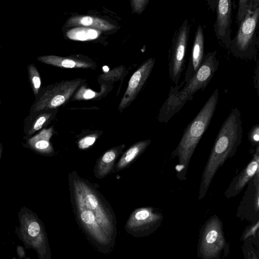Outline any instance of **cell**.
I'll return each instance as SVG.
<instances>
[{"label":"cell","mask_w":259,"mask_h":259,"mask_svg":"<svg viewBox=\"0 0 259 259\" xmlns=\"http://www.w3.org/2000/svg\"><path fill=\"white\" fill-rule=\"evenodd\" d=\"M241 114L237 108L232 110L222 124L202 172L198 199L204 197L217 170L232 157L241 144L243 128Z\"/></svg>","instance_id":"6da1fadb"},{"label":"cell","mask_w":259,"mask_h":259,"mask_svg":"<svg viewBox=\"0 0 259 259\" xmlns=\"http://www.w3.org/2000/svg\"><path fill=\"white\" fill-rule=\"evenodd\" d=\"M217 54V51H214L204 55L196 73L181 90L179 85L171 86L168 97L159 111V122L167 123L188 101L192 100L197 91L203 90L207 87L219 66Z\"/></svg>","instance_id":"7a4b0ae2"},{"label":"cell","mask_w":259,"mask_h":259,"mask_svg":"<svg viewBox=\"0 0 259 259\" xmlns=\"http://www.w3.org/2000/svg\"><path fill=\"white\" fill-rule=\"evenodd\" d=\"M219 92L216 89L209 97L195 117L186 128L178 146L172 153L177 157V177L185 179L188 166L194 152L210 122L219 100Z\"/></svg>","instance_id":"3957f363"},{"label":"cell","mask_w":259,"mask_h":259,"mask_svg":"<svg viewBox=\"0 0 259 259\" xmlns=\"http://www.w3.org/2000/svg\"><path fill=\"white\" fill-rule=\"evenodd\" d=\"M259 18V1L247 11L229 48L231 53L240 59H250L256 53L258 44L257 30Z\"/></svg>","instance_id":"277c9868"},{"label":"cell","mask_w":259,"mask_h":259,"mask_svg":"<svg viewBox=\"0 0 259 259\" xmlns=\"http://www.w3.org/2000/svg\"><path fill=\"white\" fill-rule=\"evenodd\" d=\"M19 225L16 233L27 249L35 251L38 259H44L45 247L44 234L41 222L37 214L25 206L18 214Z\"/></svg>","instance_id":"5b68a950"},{"label":"cell","mask_w":259,"mask_h":259,"mask_svg":"<svg viewBox=\"0 0 259 259\" xmlns=\"http://www.w3.org/2000/svg\"><path fill=\"white\" fill-rule=\"evenodd\" d=\"M81 82L80 80L62 81L41 89L29 112L55 109L71 97Z\"/></svg>","instance_id":"8992f818"},{"label":"cell","mask_w":259,"mask_h":259,"mask_svg":"<svg viewBox=\"0 0 259 259\" xmlns=\"http://www.w3.org/2000/svg\"><path fill=\"white\" fill-rule=\"evenodd\" d=\"M191 28L185 19L173 36L169 54L168 73L170 80L178 86L182 73L184 69L185 56Z\"/></svg>","instance_id":"52a82bcc"},{"label":"cell","mask_w":259,"mask_h":259,"mask_svg":"<svg viewBox=\"0 0 259 259\" xmlns=\"http://www.w3.org/2000/svg\"><path fill=\"white\" fill-rule=\"evenodd\" d=\"M155 63V59H148L132 75L126 90L119 103V111H121L127 107L137 97L148 79Z\"/></svg>","instance_id":"ba28073f"},{"label":"cell","mask_w":259,"mask_h":259,"mask_svg":"<svg viewBox=\"0 0 259 259\" xmlns=\"http://www.w3.org/2000/svg\"><path fill=\"white\" fill-rule=\"evenodd\" d=\"M215 8L217 17L213 24L215 34L217 39L229 50L231 41L232 1H217Z\"/></svg>","instance_id":"9c48e42d"},{"label":"cell","mask_w":259,"mask_h":259,"mask_svg":"<svg viewBox=\"0 0 259 259\" xmlns=\"http://www.w3.org/2000/svg\"><path fill=\"white\" fill-rule=\"evenodd\" d=\"M257 172H259V145L255 147V152L250 162L232 179L224 193L225 196L229 198L239 194Z\"/></svg>","instance_id":"30bf717a"},{"label":"cell","mask_w":259,"mask_h":259,"mask_svg":"<svg viewBox=\"0 0 259 259\" xmlns=\"http://www.w3.org/2000/svg\"><path fill=\"white\" fill-rule=\"evenodd\" d=\"M204 39L203 27L199 25L196 29L191 53L185 72L183 84L187 83L196 73L204 57Z\"/></svg>","instance_id":"8fae6325"},{"label":"cell","mask_w":259,"mask_h":259,"mask_svg":"<svg viewBox=\"0 0 259 259\" xmlns=\"http://www.w3.org/2000/svg\"><path fill=\"white\" fill-rule=\"evenodd\" d=\"M54 109L29 112L24 120L23 132L25 140L42 129L54 115Z\"/></svg>","instance_id":"7c38bea8"},{"label":"cell","mask_w":259,"mask_h":259,"mask_svg":"<svg viewBox=\"0 0 259 259\" xmlns=\"http://www.w3.org/2000/svg\"><path fill=\"white\" fill-rule=\"evenodd\" d=\"M53 128H42L38 133L25 139L23 146L36 153L42 155H50L54 152L50 142L53 135Z\"/></svg>","instance_id":"4fadbf2b"},{"label":"cell","mask_w":259,"mask_h":259,"mask_svg":"<svg viewBox=\"0 0 259 259\" xmlns=\"http://www.w3.org/2000/svg\"><path fill=\"white\" fill-rule=\"evenodd\" d=\"M124 147V145L114 147L106 151L98 160L95 167V175L97 178L105 177L111 170L114 162Z\"/></svg>","instance_id":"5bb4252c"},{"label":"cell","mask_w":259,"mask_h":259,"mask_svg":"<svg viewBox=\"0 0 259 259\" xmlns=\"http://www.w3.org/2000/svg\"><path fill=\"white\" fill-rule=\"evenodd\" d=\"M36 59L38 61L48 65L67 68H89L92 66L91 63L87 61L55 55L38 56Z\"/></svg>","instance_id":"9a60e30c"},{"label":"cell","mask_w":259,"mask_h":259,"mask_svg":"<svg viewBox=\"0 0 259 259\" xmlns=\"http://www.w3.org/2000/svg\"><path fill=\"white\" fill-rule=\"evenodd\" d=\"M69 26H84L103 30L114 29L115 26L108 21L97 17L92 16H75L71 18L67 22Z\"/></svg>","instance_id":"2e32d148"},{"label":"cell","mask_w":259,"mask_h":259,"mask_svg":"<svg viewBox=\"0 0 259 259\" xmlns=\"http://www.w3.org/2000/svg\"><path fill=\"white\" fill-rule=\"evenodd\" d=\"M150 140L140 141L131 147L121 157L116 165V170H121L128 165L150 145Z\"/></svg>","instance_id":"e0dca14e"},{"label":"cell","mask_w":259,"mask_h":259,"mask_svg":"<svg viewBox=\"0 0 259 259\" xmlns=\"http://www.w3.org/2000/svg\"><path fill=\"white\" fill-rule=\"evenodd\" d=\"M100 32L97 29L92 28L78 27L68 31L66 36L72 40L84 41L96 38Z\"/></svg>","instance_id":"ac0fdd59"},{"label":"cell","mask_w":259,"mask_h":259,"mask_svg":"<svg viewBox=\"0 0 259 259\" xmlns=\"http://www.w3.org/2000/svg\"><path fill=\"white\" fill-rule=\"evenodd\" d=\"M27 69L29 82L32 93L36 98L41 89L40 75L37 68L33 63L28 65Z\"/></svg>","instance_id":"d6986e66"},{"label":"cell","mask_w":259,"mask_h":259,"mask_svg":"<svg viewBox=\"0 0 259 259\" xmlns=\"http://www.w3.org/2000/svg\"><path fill=\"white\" fill-rule=\"evenodd\" d=\"M256 0H240L238 4V10L236 16V21L239 25L249 9L255 3Z\"/></svg>","instance_id":"ffe728a7"},{"label":"cell","mask_w":259,"mask_h":259,"mask_svg":"<svg viewBox=\"0 0 259 259\" xmlns=\"http://www.w3.org/2000/svg\"><path fill=\"white\" fill-rule=\"evenodd\" d=\"M98 94L93 90L82 86L74 96L75 100H88L95 98Z\"/></svg>","instance_id":"44dd1931"},{"label":"cell","mask_w":259,"mask_h":259,"mask_svg":"<svg viewBox=\"0 0 259 259\" xmlns=\"http://www.w3.org/2000/svg\"><path fill=\"white\" fill-rule=\"evenodd\" d=\"M72 197L74 198L75 200L79 202L80 203H81L85 208H86L82 204V203L77 199L76 197H75L74 196L71 195ZM80 208L82 209V211L80 213V218L81 219V220L86 224L88 225H91L93 224L95 220V215L92 211L88 209L87 208L86 209H83L80 207Z\"/></svg>","instance_id":"7402d4cb"},{"label":"cell","mask_w":259,"mask_h":259,"mask_svg":"<svg viewBox=\"0 0 259 259\" xmlns=\"http://www.w3.org/2000/svg\"><path fill=\"white\" fill-rule=\"evenodd\" d=\"M97 137L98 135L96 134H92L83 137L78 143V148L80 149L89 148L94 144Z\"/></svg>","instance_id":"603a6c76"},{"label":"cell","mask_w":259,"mask_h":259,"mask_svg":"<svg viewBox=\"0 0 259 259\" xmlns=\"http://www.w3.org/2000/svg\"><path fill=\"white\" fill-rule=\"evenodd\" d=\"M248 139L251 144L256 146L259 141V125L256 124L253 125L248 134Z\"/></svg>","instance_id":"cb8c5ba5"},{"label":"cell","mask_w":259,"mask_h":259,"mask_svg":"<svg viewBox=\"0 0 259 259\" xmlns=\"http://www.w3.org/2000/svg\"><path fill=\"white\" fill-rule=\"evenodd\" d=\"M132 3L134 11L136 13H141L146 8L149 0L133 1Z\"/></svg>","instance_id":"d4e9b609"},{"label":"cell","mask_w":259,"mask_h":259,"mask_svg":"<svg viewBox=\"0 0 259 259\" xmlns=\"http://www.w3.org/2000/svg\"><path fill=\"white\" fill-rule=\"evenodd\" d=\"M151 213L148 209H142L137 211L135 214V218L138 221H143L148 219Z\"/></svg>","instance_id":"484cf974"},{"label":"cell","mask_w":259,"mask_h":259,"mask_svg":"<svg viewBox=\"0 0 259 259\" xmlns=\"http://www.w3.org/2000/svg\"><path fill=\"white\" fill-rule=\"evenodd\" d=\"M218 236V232L215 230H212L207 233L206 236V241L208 243H212L216 241Z\"/></svg>","instance_id":"4316f807"},{"label":"cell","mask_w":259,"mask_h":259,"mask_svg":"<svg viewBox=\"0 0 259 259\" xmlns=\"http://www.w3.org/2000/svg\"><path fill=\"white\" fill-rule=\"evenodd\" d=\"M254 76V86L257 91V93H258V61L257 62L256 68Z\"/></svg>","instance_id":"83f0119b"},{"label":"cell","mask_w":259,"mask_h":259,"mask_svg":"<svg viewBox=\"0 0 259 259\" xmlns=\"http://www.w3.org/2000/svg\"><path fill=\"white\" fill-rule=\"evenodd\" d=\"M17 250L18 256L19 258H21L25 256V251L24 248L22 246H18Z\"/></svg>","instance_id":"f1b7e54d"},{"label":"cell","mask_w":259,"mask_h":259,"mask_svg":"<svg viewBox=\"0 0 259 259\" xmlns=\"http://www.w3.org/2000/svg\"><path fill=\"white\" fill-rule=\"evenodd\" d=\"M3 150V146L2 144L0 142V160H1V159L2 157Z\"/></svg>","instance_id":"f546056e"},{"label":"cell","mask_w":259,"mask_h":259,"mask_svg":"<svg viewBox=\"0 0 259 259\" xmlns=\"http://www.w3.org/2000/svg\"><path fill=\"white\" fill-rule=\"evenodd\" d=\"M103 70L105 71V72H107L109 70V68L107 66H104L103 67Z\"/></svg>","instance_id":"4dcf8cb0"},{"label":"cell","mask_w":259,"mask_h":259,"mask_svg":"<svg viewBox=\"0 0 259 259\" xmlns=\"http://www.w3.org/2000/svg\"><path fill=\"white\" fill-rule=\"evenodd\" d=\"M1 103H2V102H1V100H0V104H1Z\"/></svg>","instance_id":"1f68e13d"},{"label":"cell","mask_w":259,"mask_h":259,"mask_svg":"<svg viewBox=\"0 0 259 259\" xmlns=\"http://www.w3.org/2000/svg\"><path fill=\"white\" fill-rule=\"evenodd\" d=\"M1 48V45H0V49Z\"/></svg>","instance_id":"d6a6232c"}]
</instances>
